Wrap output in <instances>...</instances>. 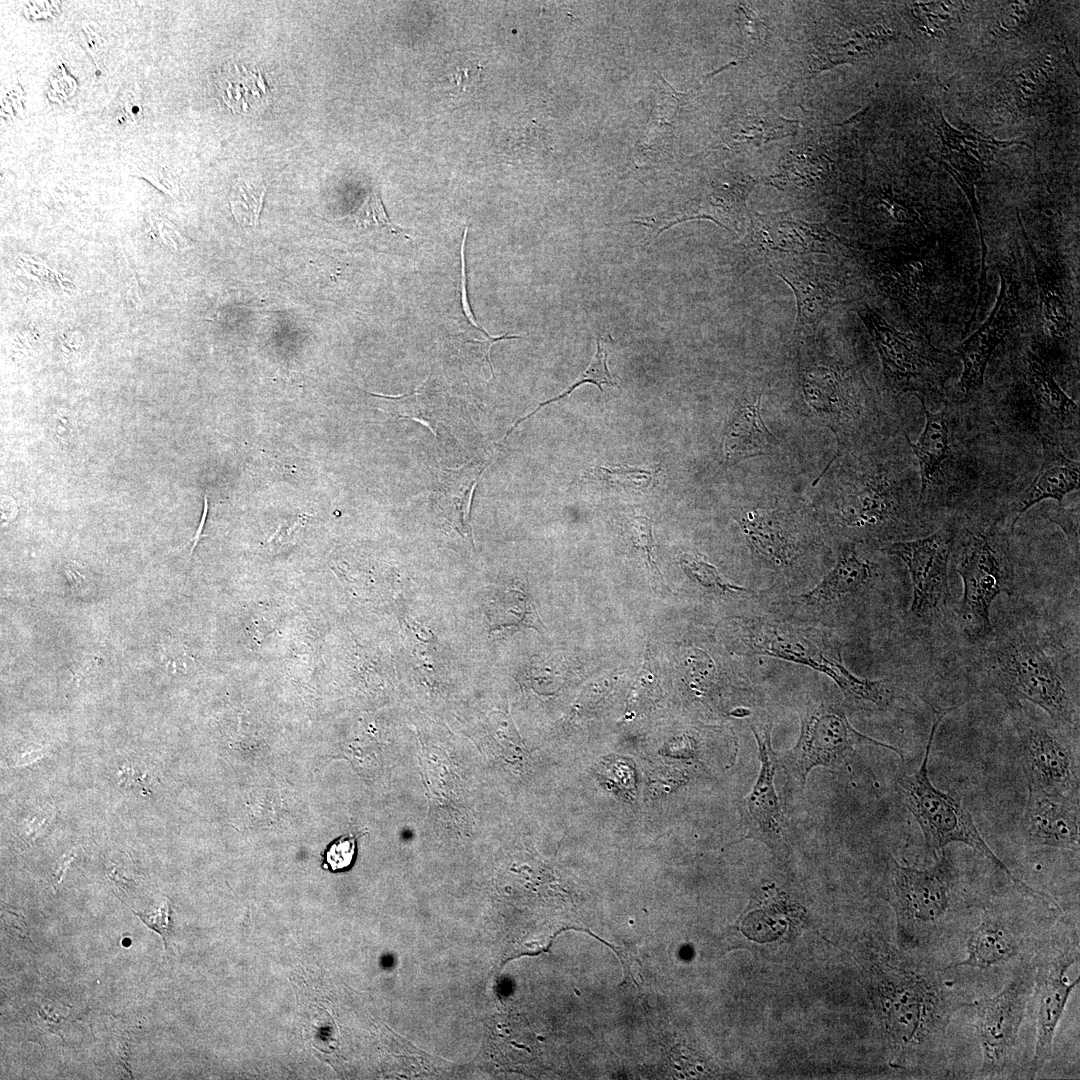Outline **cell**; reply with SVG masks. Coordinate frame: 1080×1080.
I'll list each match as a JSON object with an SVG mask.
<instances>
[{
  "instance_id": "1",
  "label": "cell",
  "mask_w": 1080,
  "mask_h": 1080,
  "mask_svg": "<svg viewBox=\"0 0 1080 1080\" xmlns=\"http://www.w3.org/2000/svg\"><path fill=\"white\" fill-rule=\"evenodd\" d=\"M993 625L980 643L977 665L988 685L1009 705L1029 702L1051 721L1078 730V657L1049 628L1027 618Z\"/></svg>"
},
{
  "instance_id": "2",
  "label": "cell",
  "mask_w": 1080,
  "mask_h": 1080,
  "mask_svg": "<svg viewBox=\"0 0 1080 1080\" xmlns=\"http://www.w3.org/2000/svg\"><path fill=\"white\" fill-rule=\"evenodd\" d=\"M942 718V712L935 713L920 767L912 774L901 776L897 786L901 800L916 819L927 847L931 851H938L944 850L950 843L965 844L1004 872L1023 892L1049 901L1050 897L1017 878L996 856L961 799L937 789L931 782L928 759L936 729Z\"/></svg>"
},
{
  "instance_id": "3",
  "label": "cell",
  "mask_w": 1080,
  "mask_h": 1080,
  "mask_svg": "<svg viewBox=\"0 0 1080 1080\" xmlns=\"http://www.w3.org/2000/svg\"><path fill=\"white\" fill-rule=\"evenodd\" d=\"M1006 542L988 530L967 531L956 567L963 593L957 614L966 637L980 644L992 632L991 607L1000 595H1014L1016 576Z\"/></svg>"
},
{
  "instance_id": "4",
  "label": "cell",
  "mask_w": 1080,
  "mask_h": 1080,
  "mask_svg": "<svg viewBox=\"0 0 1080 1080\" xmlns=\"http://www.w3.org/2000/svg\"><path fill=\"white\" fill-rule=\"evenodd\" d=\"M887 884L901 943L911 948L923 946L940 929L951 908L953 873L946 853L925 869L892 860Z\"/></svg>"
},
{
  "instance_id": "5",
  "label": "cell",
  "mask_w": 1080,
  "mask_h": 1080,
  "mask_svg": "<svg viewBox=\"0 0 1080 1080\" xmlns=\"http://www.w3.org/2000/svg\"><path fill=\"white\" fill-rule=\"evenodd\" d=\"M800 734L795 746L778 757L787 784L803 792L808 773L815 767H842L859 745H874L902 752L857 731L838 706L825 703L807 705L801 712Z\"/></svg>"
},
{
  "instance_id": "6",
  "label": "cell",
  "mask_w": 1080,
  "mask_h": 1080,
  "mask_svg": "<svg viewBox=\"0 0 1080 1080\" xmlns=\"http://www.w3.org/2000/svg\"><path fill=\"white\" fill-rule=\"evenodd\" d=\"M935 115L934 125L940 138V146L936 152L930 154V158L941 165L963 190L978 225L981 245V272L977 301L981 302L986 285L987 246L976 188L1000 150L1013 144L1024 146H1028V144L1020 140H998L968 124H964L960 129H957L946 121L941 110H937Z\"/></svg>"
},
{
  "instance_id": "7",
  "label": "cell",
  "mask_w": 1080,
  "mask_h": 1080,
  "mask_svg": "<svg viewBox=\"0 0 1080 1080\" xmlns=\"http://www.w3.org/2000/svg\"><path fill=\"white\" fill-rule=\"evenodd\" d=\"M1015 710L1028 791L1079 797L1078 755L1060 732L1062 726L1035 718L1023 705Z\"/></svg>"
},
{
  "instance_id": "8",
  "label": "cell",
  "mask_w": 1080,
  "mask_h": 1080,
  "mask_svg": "<svg viewBox=\"0 0 1080 1080\" xmlns=\"http://www.w3.org/2000/svg\"><path fill=\"white\" fill-rule=\"evenodd\" d=\"M857 314L870 334L884 378L893 392H924L940 381L944 353L924 336L897 330L867 305L860 306Z\"/></svg>"
},
{
  "instance_id": "9",
  "label": "cell",
  "mask_w": 1080,
  "mask_h": 1080,
  "mask_svg": "<svg viewBox=\"0 0 1080 1080\" xmlns=\"http://www.w3.org/2000/svg\"><path fill=\"white\" fill-rule=\"evenodd\" d=\"M1034 972L1035 964H1027L998 994L972 1002L985 1075L998 1076L1012 1060L1027 1003L1032 996Z\"/></svg>"
},
{
  "instance_id": "10",
  "label": "cell",
  "mask_w": 1080,
  "mask_h": 1080,
  "mask_svg": "<svg viewBox=\"0 0 1080 1080\" xmlns=\"http://www.w3.org/2000/svg\"><path fill=\"white\" fill-rule=\"evenodd\" d=\"M853 249L878 289L908 316L921 320L936 282L932 250L926 245Z\"/></svg>"
},
{
  "instance_id": "11",
  "label": "cell",
  "mask_w": 1080,
  "mask_h": 1080,
  "mask_svg": "<svg viewBox=\"0 0 1080 1080\" xmlns=\"http://www.w3.org/2000/svg\"><path fill=\"white\" fill-rule=\"evenodd\" d=\"M740 247L747 263L755 266L810 253L834 257L844 250H849L851 244L821 223L795 219L787 212H753Z\"/></svg>"
},
{
  "instance_id": "12",
  "label": "cell",
  "mask_w": 1080,
  "mask_h": 1080,
  "mask_svg": "<svg viewBox=\"0 0 1080 1080\" xmlns=\"http://www.w3.org/2000/svg\"><path fill=\"white\" fill-rule=\"evenodd\" d=\"M955 538V530L944 526L928 536L881 548L907 566L913 587L911 612L922 621L938 615L949 600L948 565Z\"/></svg>"
},
{
  "instance_id": "13",
  "label": "cell",
  "mask_w": 1080,
  "mask_h": 1080,
  "mask_svg": "<svg viewBox=\"0 0 1080 1080\" xmlns=\"http://www.w3.org/2000/svg\"><path fill=\"white\" fill-rule=\"evenodd\" d=\"M747 640L752 653L776 657L809 666L834 680L845 698L859 689L861 677L842 663L841 648L826 642L817 631L784 624L761 622L752 625Z\"/></svg>"
},
{
  "instance_id": "14",
  "label": "cell",
  "mask_w": 1080,
  "mask_h": 1080,
  "mask_svg": "<svg viewBox=\"0 0 1080 1080\" xmlns=\"http://www.w3.org/2000/svg\"><path fill=\"white\" fill-rule=\"evenodd\" d=\"M1077 957L1078 948L1073 943L1046 951L1045 956L1035 964L1032 994L1036 1002V1041L1030 1078H1034L1052 1057L1057 1026L1070 994L1079 984V977L1070 983L1066 976Z\"/></svg>"
},
{
  "instance_id": "15",
  "label": "cell",
  "mask_w": 1080,
  "mask_h": 1080,
  "mask_svg": "<svg viewBox=\"0 0 1080 1080\" xmlns=\"http://www.w3.org/2000/svg\"><path fill=\"white\" fill-rule=\"evenodd\" d=\"M1000 290L996 304L985 322L956 348L962 362L959 388L968 395L984 383L988 362L996 347L1018 322L1019 283L1011 268L999 271Z\"/></svg>"
},
{
  "instance_id": "16",
  "label": "cell",
  "mask_w": 1080,
  "mask_h": 1080,
  "mask_svg": "<svg viewBox=\"0 0 1080 1080\" xmlns=\"http://www.w3.org/2000/svg\"><path fill=\"white\" fill-rule=\"evenodd\" d=\"M771 265L795 295L796 335L810 338L830 309L841 302L844 290L842 278L832 266L797 256L778 260Z\"/></svg>"
},
{
  "instance_id": "17",
  "label": "cell",
  "mask_w": 1080,
  "mask_h": 1080,
  "mask_svg": "<svg viewBox=\"0 0 1080 1080\" xmlns=\"http://www.w3.org/2000/svg\"><path fill=\"white\" fill-rule=\"evenodd\" d=\"M761 763L752 791L745 797L742 817L747 836L767 844L771 848L785 845L787 823L775 791L774 776L779 765L778 756L771 745V723L752 724Z\"/></svg>"
},
{
  "instance_id": "18",
  "label": "cell",
  "mask_w": 1080,
  "mask_h": 1080,
  "mask_svg": "<svg viewBox=\"0 0 1080 1080\" xmlns=\"http://www.w3.org/2000/svg\"><path fill=\"white\" fill-rule=\"evenodd\" d=\"M1020 825L1034 845L1078 851L1079 797L1028 791Z\"/></svg>"
},
{
  "instance_id": "19",
  "label": "cell",
  "mask_w": 1080,
  "mask_h": 1080,
  "mask_svg": "<svg viewBox=\"0 0 1080 1080\" xmlns=\"http://www.w3.org/2000/svg\"><path fill=\"white\" fill-rule=\"evenodd\" d=\"M1040 440L1043 450L1042 464L1019 500L1011 531L1023 513L1033 505L1046 499H1054L1061 508L1065 495L1079 489V462L1067 457L1061 447L1048 437L1042 436Z\"/></svg>"
},
{
  "instance_id": "20",
  "label": "cell",
  "mask_w": 1080,
  "mask_h": 1080,
  "mask_svg": "<svg viewBox=\"0 0 1080 1080\" xmlns=\"http://www.w3.org/2000/svg\"><path fill=\"white\" fill-rule=\"evenodd\" d=\"M1021 947L1020 932L1012 922L1000 916L986 914L967 939L966 958L945 969H988L1002 965L1019 955Z\"/></svg>"
},
{
  "instance_id": "21",
  "label": "cell",
  "mask_w": 1080,
  "mask_h": 1080,
  "mask_svg": "<svg viewBox=\"0 0 1080 1080\" xmlns=\"http://www.w3.org/2000/svg\"><path fill=\"white\" fill-rule=\"evenodd\" d=\"M778 447V439L762 419L761 395L743 400L733 410L725 430V459L738 462L776 452Z\"/></svg>"
},
{
  "instance_id": "22",
  "label": "cell",
  "mask_w": 1080,
  "mask_h": 1080,
  "mask_svg": "<svg viewBox=\"0 0 1080 1080\" xmlns=\"http://www.w3.org/2000/svg\"><path fill=\"white\" fill-rule=\"evenodd\" d=\"M487 466L486 463L468 465L441 474L437 492L438 505L446 520L473 545L470 526V510L474 490Z\"/></svg>"
},
{
  "instance_id": "23",
  "label": "cell",
  "mask_w": 1080,
  "mask_h": 1080,
  "mask_svg": "<svg viewBox=\"0 0 1080 1080\" xmlns=\"http://www.w3.org/2000/svg\"><path fill=\"white\" fill-rule=\"evenodd\" d=\"M1022 232L1032 259L1045 331L1054 340L1067 339L1072 321L1060 277L1035 252L1024 229Z\"/></svg>"
},
{
  "instance_id": "24",
  "label": "cell",
  "mask_w": 1080,
  "mask_h": 1080,
  "mask_svg": "<svg viewBox=\"0 0 1080 1080\" xmlns=\"http://www.w3.org/2000/svg\"><path fill=\"white\" fill-rule=\"evenodd\" d=\"M917 397L925 414V425L915 443L908 436L906 439L919 463L922 498L927 488L939 478L942 465L950 454V432L945 415L930 412L922 397Z\"/></svg>"
},
{
  "instance_id": "25",
  "label": "cell",
  "mask_w": 1080,
  "mask_h": 1080,
  "mask_svg": "<svg viewBox=\"0 0 1080 1080\" xmlns=\"http://www.w3.org/2000/svg\"><path fill=\"white\" fill-rule=\"evenodd\" d=\"M872 565L857 557L854 549L840 555L834 568L811 590L801 595L808 606L827 605L840 597L857 592L872 579Z\"/></svg>"
},
{
  "instance_id": "26",
  "label": "cell",
  "mask_w": 1080,
  "mask_h": 1080,
  "mask_svg": "<svg viewBox=\"0 0 1080 1080\" xmlns=\"http://www.w3.org/2000/svg\"><path fill=\"white\" fill-rule=\"evenodd\" d=\"M1025 364L1028 385L1043 412L1060 422V425L1069 426L1077 422V404L1060 388L1044 362L1028 351Z\"/></svg>"
},
{
  "instance_id": "27",
  "label": "cell",
  "mask_w": 1080,
  "mask_h": 1080,
  "mask_svg": "<svg viewBox=\"0 0 1080 1080\" xmlns=\"http://www.w3.org/2000/svg\"><path fill=\"white\" fill-rule=\"evenodd\" d=\"M737 521L755 552L777 564L785 563L793 556L786 534L773 513L752 510Z\"/></svg>"
},
{
  "instance_id": "28",
  "label": "cell",
  "mask_w": 1080,
  "mask_h": 1080,
  "mask_svg": "<svg viewBox=\"0 0 1080 1080\" xmlns=\"http://www.w3.org/2000/svg\"><path fill=\"white\" fill-rule=\"evenodd\" d=\"M828 159L810 155H793L769 177V184L793 194H810L824 187L829 179Z\"/></svg>"
},
{
  "instance_id": "29",
  "label": "cell",
  "mask_w": 1080,
  "mask_h": 1080,
  "mask_svg": "<svg viewBox=\"0 0 1080 1080\" xmlns=\"http://www.w3.org/2000/svg\"><path fill=\"white\" fill-rule=\"evenodd\" d=\"M737 139L741 143L760 146L772 140L794 134L796 121L788 120L765 104L752 105L740 121Z\"/></svg>"
},
{
  "instance_id": "30",
  "label": "cell",
  "mask_w": 1080,
  "mask_h": 1080,
  "mask_svg": "<svg viewBox=\"0 0 1080 1080\" xmlns=\"http://www.w3.org/2000/svg\"><path fill=\"white\" fill-rule=\"evenodd\" d=\"M874 33L853 30L848 37H827L816 46L815 72L866 56L877 45Z\"/></svg>"
},
{
  "instance_id": "31",
  "label": "cell",
  "mask_w": 1080,
  "mask_h": 1080,
  "mask_svg": "<svg viewBox=\"0 0 1080 1080\" xmlns=\"http://www.w3.org/2000/svg\"><path fill=\"white\" fill-rule=\"evenodd\" d=\"M220 90L224 102L236 112H248L262 103L265 83L261 75H255L236 65L228 67L220 78Z\"/></svg>"
},
{
  "instance_id": "32",
  "label": "cell",
  "mask_w": 1080,
  "mask_h": 1080,
  "mask_svg": "<svg viewBox=\"0 0 1080 1080\" xmlns=\"http://www.w3.org/2000/svg\"><path fill=\"white\" fill-rule=\"evenodd\" d=\"M266 193L260 179L239 178L230 193V206L236 221L243 226H256Z\"/></svg>"
},
{
  "instance_id": "33",
  "label": "cell",
  "mask_w": 1080,
  "mask_h": 1080,
  "mask_svg": "<svg viewBox=\"0 0 1080 1080\" xmlns=\"http://www.w3.org/2000/svg\"><path fill=\"white\" fill-rule=\"evenodd\" d=\"M607 356H608L607 349L602 345L601 340L597 339L596 352H595L591 362L589 363L588 367L582 372V374L563 393H561L560 395H558V396H556V397H554L552 399H549V400H547L545 402L540 403L538 405V407L535 408L529 415H526L525 417H523V418L519 419L518 421H516V423L509 429V431L506 433V435L504 436V438L502 440H504L520 422H522L525 419H527V418L531 417L532 415H534L539 409H541L545 405H547L549 403H552V402H555V401H558V400H560V399H562L564 397L569 396L577 387H579L582 384H586V383L594 384V385H596L598 387V389L600 391L603 390L602 389L603 384L608 385V386H613V387L616 386L617 387L618 386L617 380H616L615 377H613L611 375V373H610V371L608 369V366H607Z\"/></svg>"
},
{
  "instance_id": "34",
  "label": "cell",
  "mask_w": 1080,
  "mask_h": 1080,
  "mask_svg": "<svg viewBox=\"0 0 1080 1080\" xmlns=\"http://www.w3.org/2000/svg\"><path fill=\"white\" fill-rule=\"evenodd\" d=\"M467 229L468 228L466 227L465 231H464V235H463L462 246H461V265H462V268H461V310H462V314H463V322H462V324H463V332H465L464 334H467L469 342L478 343L483 348V352H484V356L486 358V361L488 362V365H489V367L491 369V372L494 375L493 367H492V364H491V361H490V350H491L492 345L495 344L497 341L505 340V339L519 338V336L510 335V334H505V335H501V336H497V337L491 336L481 326L477 325V323L474 320V316L472 314V311L470 309V305H469V302H468L467 290H466L464 248H465V241H466V236H467Z\"/></svg>"
},
{
  "instance_id": "35",
  "label": "cell",
  "mask_w": 1080,
  "mask_h": 1080,
  "mask_svg": "<svg viewBox=\"0 0 1080 1080\" xmlns=\"http://www.w3.org/2000/svg\"><path fill=\"white\" fill-rule=\"evenodd\" d=\"M599 480L610 486L644 491L654 484L658 470H646L629 466H597L592 472Z\"/></svg>"
},
{
  "instance_id": "36",
  "label": "cell",
  "mask_w": 1080,
  "mask_h": 1080,
  "mask_svg": "<svg viewBox=\"0 0 1080 1080\" xmlns=\"http://www.w3.org/2000/svg\"><path fill=\"white\" fill-rule=\"evenodd\" d=\"M680 564L689 578L706 588L721 593H737L746 590L730 582L715 566L698 556L684 554L681 556Z\"/></svg>"
},
{
  "instance_id": "37",
  "label": "cell",
  "mask_w": 1080,
  "mask_h": 1080,
  "mask_svg": "<svg viewBox=\"0 0 1080 1080\" xmlns=\"http://www.w3.org/2000/svg\"><path fill=\"white\" fill-rule=\"evenodd\" d=\"M353 220L359 230L386 228L396 237L410 241V237L388 218L380 195L372 191L362 206L354 213Z\"/></svg>"
},
{
  "instance_id": "38",
  "label": "cell",
  "mask_w": 1080,
  "mask_h": 1080,
  "mask_svg": "<svg viewBox=\"0 0 1080 1080\" xmlns=\"http://www.w3.org/2000/svg\"><path fill=\"white\" fill-rule=\"evenodd\" d=\"M356 855L354 836H341L332 841L323 855V868L332 872L345 871L351 867Z\"/></svg>"
},
{
  "instance_id": "39",
  "label": "cell",
  "mask_w": 1080,
  "mask_h": 1080,
  "mask_svg": "<svg viewBox=\"0 0 1080 1080\" xmlns=\"http://www.w3.org/2000/svg\"><path fill=\"white\" fill-rule=\"evenodd\" d=\"M629 529L634 548L641 552L651 570L657 572L661 576L652 557V549L654 547L652 520L645 516H635L629 520Z\"/></svg>"
},
{
  "instance_id": "40",
  "label": "cell",
  "mask_w": 1080,
  "mask_h": 1080,
  "mask_svg": "<svg viewBox=\"0 0 1080 1080\" xmlns=\"http://www.w3.org/2000/svg\"><path fill=\"white\" fill-rule=\"evenodd\" d=\"M1055 521L1060 525L1067 535L1071 548L1076 552L1078 557L1079 552V513L1076 510H1064L1060 508L1059 513L1055 517Z\"/></svg>"
},
{
  "instance_id": "41",
  "label": "cell",
  "mask_w": 1080,
  "mask_h": 1080,
  "mask_svg": "<svg viewBox=\"0 0 1080 1080\" xmlns=\"http://www.w3.org/2000/svg\"><path fill=\"white\" fill-rule=\"evenodd\" d=\"M133 913L147 926L159 933L165 941L169 925V906L167 904H163L158 911L153 914H143L135 911Z\"/></svg>"
},
{
  "instance_id": "42",
  "label": "cell",
  "mask_w": 1080,
  "mask_h": 1080,
  "mask_svg": "<svg viewBox=\"0 0 1080 1080\" xmlns=\"http://www.w3.org/2000/svg\"><path fill=\"white\" fill-rule=\"evenodd\" d=\"M156 225L165 245L180 251L188 248L187 241L171 224L165 221H158Z\"/></svg>"
},
{
  "instance_id": "43",
  "label": "cell",
  "mask_w": 1080,
  "mask_h": 1080,
  "mask_svg": "<svg viewBox=\"0 0 1080 1080\" xmlns=\"http://www.w3.org/2000/svg\"><path fill=\"white\" fill-rule=\"evenodd\" d=\"M304 520L305 518L303 516H300L291 524L284 523L280 525L277 531L268 540V543L275 545L283 544L290 538L292 533L294 534L300 527H302Z\"/></svg>"
},
{
  "instance_id": "44",
  "label": "cell",
  "mask_w": 1080,
  "mask_h": 1080,
  "mask_svg": "<svg viewBox=\"0 0 1080 1080\" xmlns=\"http://www.w3.org/2000/svg\"><path fill=\"white\" fill-rule=\"evenodd\" d=\"M207 515H208V497H207V494H205L204 495V503H203V512H202V516H201V519H200L199 526H198V528H197V530H196V532L194 534V537L192 539L193 544H192V547H191V550H190V555L194 552V549L196 548L200 538L203 537L202 531H203L204 525L206 523Z\"/></svg>"
}]
</instances>
